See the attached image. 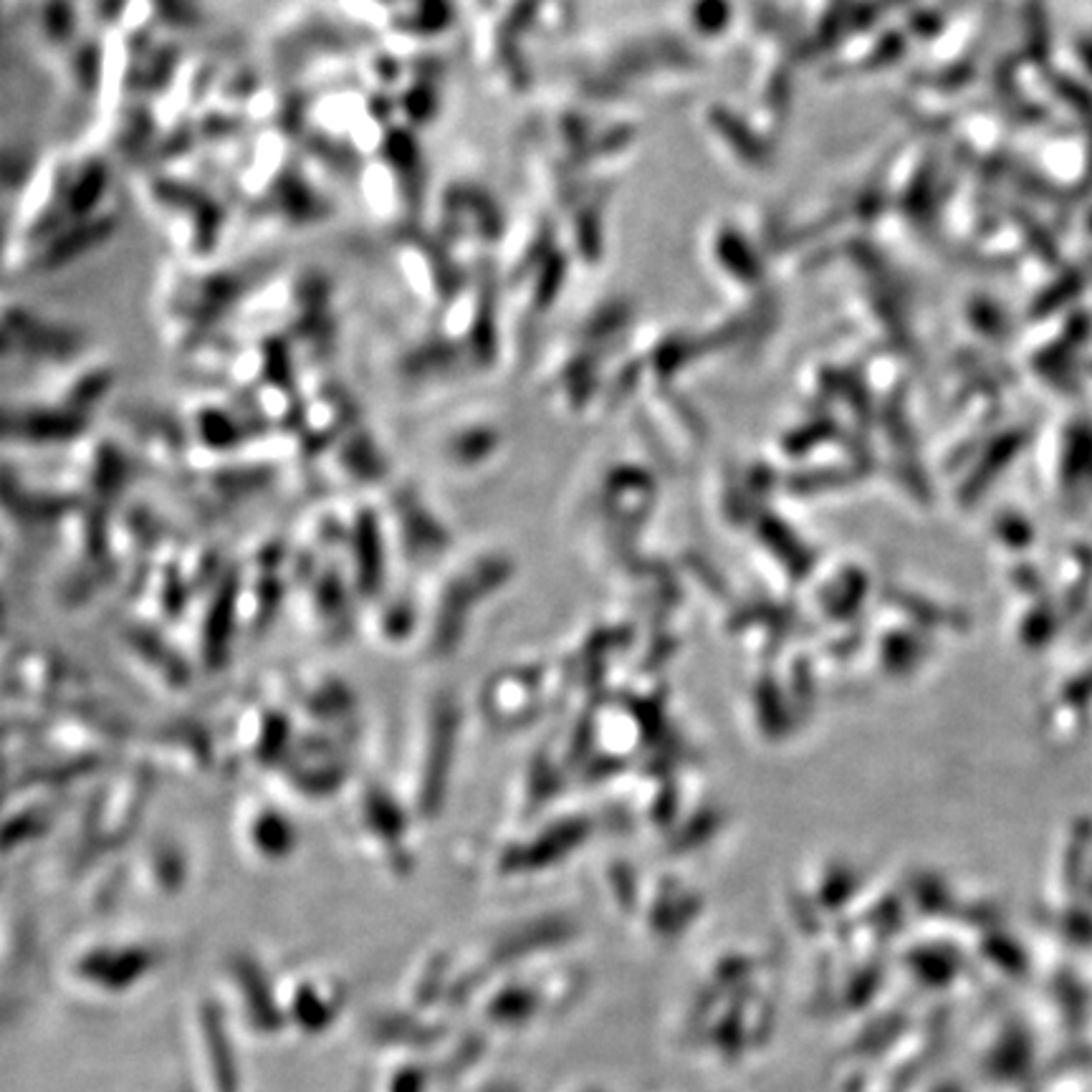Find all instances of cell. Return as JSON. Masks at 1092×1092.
<instances>
[{
  "label": "cell",
  "mask_w": 1092,
  "mask_h": 1092,
  "mask_svg": "<svg viewBox=\"0 0 1092 1092\" xmlns=\"http://www.w3.org/2000/svg\"><path fill=\"white\" fill-rule=\"evenodd\" d=\"M145 969H147L145 953H142V956L130 953V956H124L121 961L119 958H104V961L102 958H94V961L86 963V976L97 981V984H104V986H126V984H132L137 976L145 974Z\"/></svg>",
  "instance_id": "obj_1"
}]
</instances>
